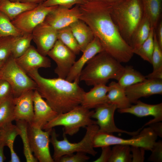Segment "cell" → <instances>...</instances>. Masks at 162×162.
<instances>
[{"mask_svg": "<svg viewBox=\"0 0 162 162\" xmlns=\"http://www.w3.org/2000/svg\"><path fill=\"white\" fill-rule=\"evenodd\" d=\"M94 112L81 105H79L67 112L58 114L45 125L42 129L46 130L56 126H62L63 134L73 136L77 133L81 128L96 124V121L91 119Z\"/></svg>", "mask_w": 162, "mask_h": 162, "instance_id": "cell-6", "label": "cell"}, {"mask_svg": "<svg viewBox=\"0 0 162 162\" xmlns=\"http://www.w3.org/2000/svg\"><path fill=\"white\" fill-rule=\"evenodd\" d=\"M151 28L148 19L144 15L132 38L130 46L134 50L138 49L148 38Z\"/></svg>", "mask_w": 162, "mask_h": 162, "instance_id": "cell-28", "label": "cell"}, {"mask_svg": "<svg viewBox=\"0 0 162 162\" xmlns=\"http://www.w3.org/2000/svg\"><path fill=\"white\" fill-rule=\"evenodd\" d=\"M57 6L47 7L42 3L35 8L24 11L11 21L23 33H32L34 28L43 22L47 15Z\"/></svg>", "mask_w": 162, "mask_h": 162, "instance_id": "cell-10", "label": "cell"}, {"mask_svg": "<svg viewBox=\"0 0 162 162\" xmlns=\"http://www.w3.org/2000/svg\"><path fill=\"white\" fill-rule=\"evenodd\" d=\"M148 126L154 131L157 136L162 137V123L161 122L151 124Z\"/></svg>", "mask_w": 162, "mask_h": 162, "instance_id": "cell-44", "label": "cell"}, {"mask_svg": "<svg viewBox=\"0 0 162 162\" xmlns=\"http://www.w3.org/2000/svg\"><path fill=\"white\" fill-rule=\"evenodd\" d=\"M111 15L122 36L130 45L143 16L141 0H124L112 6Z\"/></svg>", "mask_w": 162, "mask_h": 162, "instance_id": "cell-4", "label": "cell"}, {"mask_svg": "<svg viewBox=\"0 0 162 162\" xmlns=\"http://www.w3.org/2000/svg\"><path fill=\"white\" fill-rule=\"evenodd\" d=\"M86 132L82 140L79 142H70L68 141L66 135L63 134V139L59 140L57 139L58 134L55 129H51L50 133V142L54 149L52 158L54 162H58L62 156L77 152H82L95 156L97 152L94 149L93 139L98 131L99 127L95 124L89 125L85 128Z\"/></svg>", "mask_w": 162, "mask_h": 162, "instance_id": "cell-5", "label": "cell"}, {"mask_svg": "<svg viewBox=\"0 0 162 162\" xmlns=\"http://www.w3.org/2000/svg\"><path fill=\"white\" fill-rule=\"evenodd\" d=\"M157 137L149 127L142 129L138 134L129 139H124L111 134L98 131L94 138L93 146L94 148L121 144L140 147L146 150L151 151Z\"/></svg>", "mask_w": 162, "mask_h": 162, "instance_id": "cell-7", "label": "cell"}, {"mask_svg": "<svg viewBox=\"0 0 162 162\" xmlns=\"http://www.w3.org/2000/svg\"><path fill=\"white\" fill-rule=\"evenodd\" d=\"M131 152L132 155V162H143L145 159V151L143 148L131 146Z\"/></svg>", "mask_w": 162, "mask_h": 162, "instance_id": "cell-41", "label": "cell"}, {"mask_svg": "<svg viewBox=\"0 0 162 162\" xmlns=\"http://www.w3.org/2000/svg\"><path fill=\"white\" fill-rule=\"evenodd\" d=\"M80 14L78 5L71 8L58 5L48 14L44 22L58 30L80 19Z\"/></svg>", "mask_w": 162, "mask_h": 162, "instance_id": "cell-13", "label": "cell"}, {"mask_svg": "<svg viewBox=\"0 0 162 162\" xmlns=\"http://www.w3.org/2000/svg\"><path fill=\"white\" fill-rule=\"evenodd\" d=\"M154 48L152 56L151 64L153 71L162 69V49L159 46L157 40L155 30L154 36Z\"/></svg>", "mask_w": 162, "mask_h": 162, "instance_id": "cell-37", "label": "cell"}, {"mask_svg": "<svg viewBox=\"0 0 162 162\" xmlns=\"http://www.w3.org/2000/svg\"><path fill=\"white\" fill-rule=\"evenodd\" d=\"M38 4L0 0V11L5 14L11 21L21 13L36 7Z\"/></svg>", "mask_w": 162, "mask_h": 162, "instance_id": "cell-24", "label": "cell"}, {"mask_svg": "<svg viewBox=\"0 0 162 162\" xmlns=\"http://www.w3.org/2000/svg\"><path fill=\"white\" fill-rule=\"evenodd\" d=\"M33 99L34 115L32 121L30 124L42 129L58 113L44 100L37 89L34 90Z\"/></svg>", "mask_w": 162, "mask_h": 162, "instance_id": "cell-18", "label": "cell"}, {"mask_svg": "<svg viewBox=\"0 0 162 162\" xmlns=\"http://www.w3.org/2000/svg\"><path fill=\"white\" fill-rule=\"evenodd\" d=\"M157 33H156V38L158 44L162 49V22L160 21L158 23L156 27Z\"/></svg>", "mask_w": 162, "mask_h": 162, "instance_id": "cell-46", "label": "cell"}, {"mask_svg": "<svg viewBox=\"0 0 162 162\" xmlns=\"http://www.w3.org/2000/svg\"><path fill=\"white\" fill-rule=\"evenodd\" d=\"M114 145L112 148L109 162H132L130 146L121 144Z\"/></svg>", "mask_w": 162, "mask_h": 162, "instance_id": "cell-33", "label": "cell"}, {"mask_svg": "<svg viewBox=\"0 0 162 162\" xmlns=\"http://www.w3.org/2000/svg\"><path fill=\"white\" fill-rule=\"evenodd\" d=\"M16 37L12 36L0 37V61L5 62L11 56Z\"/></svg>", "mask_w": 162, "mask_h": 162, "instance_id": "cell-36", "label": "cell"}, {"mask_svg": "<svg viewBox=\"0 0 162 162\" xmlns=\"http://www.w3.org/2000/svg\"><path fill=\"white\" fill-rule=\"evenodd\" d=\"M134 105L122 110H118L120 113H128L142 117L152 116L154 118L146 123L143 126L162 121V103L155 104H146L138 100Z\"/></svg>", "mask_w": 162, "mask_h": 162, "instance_id": "cell-19", "label": "cell"}, {"mask_svg": "<svg viewBox=\"0 0 162 162\" xmlns=\"http://www.w3.org/2000/svg\"><path fill=\"white\" fill-rule=\"evenodd\" d=\"M0 79L6 81L10 84L14 98L37 88L36 82L19 66L11 55L0 70Z\"/></svg>", "mask_w": 162, "mask_h": 162, "instance_id": "cell-8", "label": "cell"}, {"mask_svg": "<svg viewBox=\"0 0 162 162\" xmlns=\"http://www.w3.org/2000/svg\"><path fill=\"white\" fill-rule=\"evenodd\" d=\"M12 2H21V0H10Z\"/></svg>", "mask_w": 162, "mask_h": 162, "instance_id": "cell-51", "label": "cell"}, {"mask_svg": "<svg viewBox=\"0 0 162 162\" xmlns=\"http://www.w3.org/2000/svg\"><path fill=\"white\" fill-rule=\"evenodd\" d=\"M155 30L151 28L147 38L138 49L133 51L134 54L138 55L143 60L151 64L154 48V36Z\"/></svg>", "mask_w": 162, "mask_h": 162, "instance_id": "cell-32", "label": "cell"}, {"mask_svg": "<svg viewBox=\"0 0 162 162\" xmlns=\"http://www.w3.org/2000/svg\"><path fill=\"white\" fill-rule=\"evenodd\" d=\"M47 55L56 64L54 72L58 77L65 79L76 61V55L57 39Z\"/></svg>", "mask_w": 162, "mask_h": 162, "instance_id": "cell-12", "label": "cell"}, {"mask_svg": "<svg viewBox=\"0 0 162 162\" xmlns=\"http://www.w3.org/2000/svg\"><path fill=\"white\" fill-rule=\"evenodd\" d=\"M4 144L0 142V162H4L6 159L4 153Z\"/></svg>", "mask_w": 162, "mask_h": 162, "instance_id": "cell-48", "label": "cell"}, {"mask_svg": "<svg viewBox=\"0 0 162 162\" xmlns=\"http://www.w3.org/2000/svg\"><path fill=\"white\" fill-rule=\"evenodd\" d=\"M32 40V33H23L16 37L13 45L11 56L14 59L21 56L30 46Z\"/></svg>", "mask_w": 162, "mask_h": 162, "instance_id": "cell-31", "label": "cell"}, {"mask_svg": "<svg viewBox=\"0 0 162 162\" xmlns=\"http://www.w3.org/2000/svg\"><path fill=\"white\" fill-rule=\"evenodd\" d=\"M86 154L82 152H77L75 154L73 153L62 156L59 162H84L88 160L90 158Z\"/></svg>", "mask_w": 162, "mask_h": 162, "instance_id": "cell-39", "label": "cell"}, {"mask_svg": "<svg viewBox=\"0 0 162 162\" xmlns=\"http://www.w3.org/2000/svg\"><path fill=\"white\" fill-rule=\"evenodd\" d=\"M30 90L16 97H14L15 121L21 120L32 123L34 117L33 94Z\"/></svg>", "mask_w": 162, "mask_h": 162, "instance_id": "cell-20", "label": "cell"}, {"mask_svg": "<svg viewBox=\"0 0 162 162\" xmlns=\"http://www.w3.org/2000/svg\"><path fill=\"white\" fill-rule=\"evenodd\" d=\"M14 107L13 94L0 103V129L15 121Z\"/></svg>", "mask_w": 162, "mask_h": 162, "instance_id": "cell-26", "label": "cell"}, {"mask_svg": "<svg viewBox=\"0 0 162 162\" xmlns=\"http://www.w3.org/2000/svg\"><path fill=\"white\" fill-rule=\"evenodd\" d=\"M46 0H21V2L39 4L42 3Z\"/></svg>", "mask_w": 162, "mask_h": 162, "instance_id": "cell-49", "label": "cell"}, {"mask_svg": "<svg viewBox=\"0 0 162 162\" xmlns=\"http://www.w3.org/2000/svg\"><path fill=\"white\" fill-rule=\"evenodd\" d=\"M5 62L0 61V70L3 67Z\"/></svg>", "mask_w": 162, "mask_h": 162, "instance_id": "cell-50", "label": "cell"}, {"mask_svg": "<svg viewBox=\"0 0 162 162\" xmlns=\"http://www.w3.org/2000/svg\"><path fill=\"white\" fill-rule=\"evenodd\" d=\"M102 152L100 156L94 162H109L111 154L110 146H105L101 147Z\"/></svg>", "mask_w": 162, "mask_h": 162, "instance_id": "cell-43", "label": "cell"}, {"mask_svg": "<svg viewBox=\"0 0 162 162\" xmlns=\"http://www.w3.org/2000/svg\"><path fill=\"white\" fill-rule=\"evenodd\" d=\"M51 129L44 131L28 123L27 132L31 150L34 157L40 162H54L49 148Z\"/></svg>", "mask_w": 162, "mask_h": 162, "instance_id": "cell-9", "label": "cell"}, {"mask_svg": "<svg viewBox=\"0 0 162 162\" xmlns=\"http://www.w3.org/2000/svg\"><path fill=\"white\" fill-rule=\"evenodd\" d=\"M124 68L120 62L105 51L91 58L82 70L80 81L89 86L106 83L110 79L118 80Z\"/></svg>", "mask_w": 162, "mask_h": 162, "instance_id": "cell-3", "label": "cell"}, {"mask_svg": "<svg viewBox=\"0 0 162 162\" xmlns=\"http://www.w3.org/2000/svg\"><path fill=\"white\" fill-rule=\"evenodd\" d=\"M92 118L97 120L99 132L112 134L114 133H124L132 136L138 134L143 127L135 131L129 132L118 128L114 121V114L117 109L113 104L106 103L96 108Z\"/></svg>", "mask_w": 162, "mask_h": 162, "instance_id": "cell-11", "label": "cell"}, {"mask_svg": "<svg viewBox=\"0 0 162 162\" xmlns=\"http://www.w3.org/2000/svg\"><path fill=\"white\" fill-rule=\"evenodd\" d=\"M57 39L76 55L79 54L81 51L79 45L69 26L57 30Z\"/></svg>", "mask_w": 162, "mask_h": 162, "instance_id": "cell-29", "label": "cell"}, {"mask_svg": "<svg viewBox=\"0 0 162 162\" xmlns=\"http://www.w3.org/2000/svg\"><path fill=\"white\" fill-rule=\"evenodd\" d=\"M0 132H1V129H0Z\"/></svg>", "mask_w": 162, "mask_h": 162, "instance_id": "cell-52", "label": "cell"}, {"mask_svg": "<svg viewBox=\"0 0 162 162\" xmlns=\"http://www.w3.org/2000/svg\"><path fill=\"white\" fill-rule=\"evenodd\" d=\"M23 34L13 24L5 14L0 11V37L8 36L17 37Z\"/></svg>", "mask_w": 162, "mask_h": 162, "instance_id": "cell-35", "label": "cell"}, {"mask_svg": "<svg viewBox=\"0 0 162 162\" xmlns=\"http://www.w3.org/2000/svg\"><path fill=\"white\" fill-rule=\"evenodd\" d=\"M86 2L85 0H46L42 4L47 7L60 5L71 8L74 5L81 4Z\"/></svg>", "mask_w": 162, "mask_h": 162, "instance_id": "cell-38", "label": "cell"}, {"mask_svg": "<svg viewBox=\"0 0 162 162\" xmlns=\"http://www.w3.org/2000/svg\"><path fill=\"white\" fill-rule=\"evenodd\" d=\"M143 15L148 20L151 28L156 29L159 23L162 9V0H141Z\"/></svg>", "mask_w": 162, "mask_h": 162, "instance_id": "cell-25", "label": "cell"}, {"mask_svg": "<svg viewBox=\"0 0 162 162\" xmlns=\"http://www.w3.org/2000/svg\"><path fill=\"white\" fill-rule=\"evenodd\" d=\"M15 59L17 64L27 74L38 70L40 68H47L51 66L49 58L41 54L32 45L23 55Z\"/></svg>", "mask_w": 162, "mask_h": 162, "instance_id": "cell-16", "label": "cell"}, {"mask_svg": "<svg viewBox=\"0 0 162 162\" xmlns=\"http://www.w3.org/2000/svg\"><path fill=\"white\" fill-rule=\"evenodd\" d=\"M108 86L100 84L93 86L88 92H85L81 105L89 110L107 103L106 95Z\"/></svg>", "mask_w": 162, "mask_h": 162, "instance_id": "cell-21", "label": "cell"}, {"mask_svg": "<svg viewBox=\"0 0 162 162\" xmlns=\"http://www.w3.org/2000/svg\"><path fill=\"white\" fill-rule=\"evenodd\" d=\"M152 153L148 159V161L154 162H162V141H156L151 151Z\"/></svg>", "mask_w": 162, "mask_h": 162, "instance_id": "cell-40", "label": "cell"}, {"mask_svg": "<svg viewBox=\"0 0 162 162\" xmlns=\"http://www.w3.org/2000/svg\"><path fill=\"white\" fill-rule=\"evenodd\" d=\"M82 52L94 37L89 26L83 21L79 19L69 26Z\"/></svg>", "mask_w": 162, "mask_h": 162, "instance_id": "cell-23", "label": "cell"}, {"mask_svg": "<svg viewBox=\"0 0 162 162\" xmlns=\"http://www.w3.org/2000/svg\"><path fill=\"white\" fill-rule=\"evenodd\" d=\"M86 1H94L104 2L112 6L118 4L124 0H85Z\"/></svg>", "mask_w": 162, "mask_h": 162, "instance_id": "cell-47", "label": "cell"}, {"mask_svg": "<svg viewBox=\"0 0 162 162\" xmlns=\"http://www.w3.org/2000/svg\"><path fill=\"white\" fill-rule=\"evenodd\" d=\"M16 125L20 130V136L22 139L23 146L24 156L27 162H37V160L34 157L31 150L27 132L28 123L24 121H16Z\"/></svg>", "mask_w": 162, "mask_h": 162, "instance_id": "cell-30", "label": "cell"}, {"mask_svg": "<svg viewBox=\"0 0 162 162\" xmlns=\"http://www.w3.org/2000/svg\"><path fill=\"white\" fill-rule=\"evenodd\" d=\"M32 34L37 50L44 56L47 55L58 39L57 30L44 22L36 26Z\"/></svg>", "mask_w": 162, "mask_h": 162, "instance_id": "cell-14", "label": "cell"}, {"mask_svg": "<svg viewBox=\"0 0 162 162\" xmlns=\"http://www.w3.org/2000/svg\"><path fill=\"white\" fill-rule=\"evenodd\" d=\"M20 134V130L16 125L11 123L1 129L0 142L9 149L14 148V140Z\"/></svg>", "mask_w": 162, "mask_h": 162, "instance_id": "cell-34", "label": "cell"}, {"mask_svg": "<svg viewBox=\"0 0 162 162\" xmlns=\"http://www.w3.org/2000/svg\"><path fill=\"white\" fill-rule=\"evenodd\" d=\"M80 19L90 28L105 51L120 63H127L134 53L124 40L112 18V5L106 3L86 1L79 5Z\"/></svg>", "mask_w": 162, "mask_h": 162, "instance_id": "cell-1", "label": "cell"}, {"mask_svg": "<svg viewBox=\"0 0 162 162\" xmlns=\"http://www.w3.org/2000/svg\"><path fill=\"white\" fill-rule=\"evenodd\" d=\"M13 94L11 87L6 81L0 79V103Z\"/></svg>", "mask_w": 162, "mask_h": 162, "instance_id": "cell-42", "label": "cell"}, {"mask_svg": "<svg viewBox=\"0 0 162 162\" xmlns=\"http://www.w3.org/2000/svg\"><path fill=\"white\" fill-rule=\"evenodd\" d=\"M146 77L147 79L162 80V69L152 71Z\"/></svg>", "mask_w": 162, "mask_h": 162, "instance_id": "cell-45", "label": "cell"}, {"mask_svg": "<svg viewBox=\"0 0 162 162\" xmlns=\"http://www.w3.org/2000/svg\"><path fill=\"white\" fill-rule=\"evenodd\" d=\"M126 95L131 104L142 97L162 94V80L146 79L125 88Z\"/></svg>", "mask_w": 162, "mask_h": 162, "instance_id": "cell-15", "label": "cell"}, {"mask_svg": "<svg viewBox=\"0 0 162 162\" xmlns=\"http://www.w3.org/2000/svg\"><path fill=\"white\" fill-rule=\"evenodd\" d=\"M108 86L106 95L107 103L115 105L118 110L126 109L131 105L126 95L125 88L117 82H112Z\"/></svg>", "mask_w": 162, "mask_h": 162, "instance_id": "cell-22", "label": "cell"}, {"mask_svg": "<svg viewBox=\"0 0 162 162\" xmlns=\"http://www.w3.org/2000/svg\"><path fill=\"white\" fill-rule=\"evenodd\" d=\"M28 75L36 82L37 90L58 114L67 112L81 104L84 90L76 81L70 82L58 77L47 78L36 70Z\"/></svg>", "mask_w": 162, "mask_h": 162, "instance_id": "cell-2", "label": "cell"}, {"mask_svg": "<svg viewBox=\"0 0 162 162\" xmlns=\"http://www.w3.org/2000/svg\"><path fill=\"white\" fill-rule=\"evenodd\" d=\"M146 76L135 70L132 66L124 67L123 72L117 80L118 83L124 88L138 83L144 81Z\"/></svg>", "mask_w": 162, "mask_h": 162, "instance_id": "cell-27", "label": "cell"}, {"mask_svg": "<svg viewBox=\"0 0 162 162\" xmlns=\"http://www.w3.org/2000/svg\"><path fill=\"white\" fill-rule=\"evenodd\" d=\"M104 51L99 40L94 37L82 52L81 57L76 61L65 79L70 82L80 81L81 73L85 65L98 53Z\"/></svg>", "mask_w": 162, "mask_h": 162, "instance_id": "cell-17", "label": "cell"}]
</instances>
